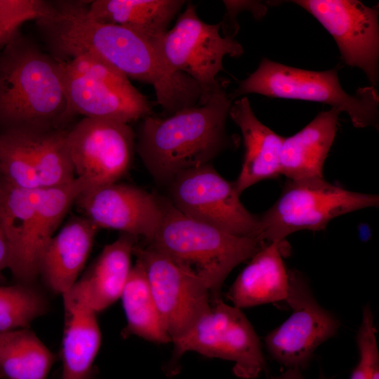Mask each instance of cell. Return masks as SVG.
<instances>
[{
  "label": "cell",
  "instance_id": "cell-1",
  "mask_svg": "<svg viewBox=\"0 0 379 379\" xmlns=\"http://www.w3.org/2000/svg\"><path fill=\"white\" fill-rule=\"evenodd\" d=\"M157 38L97 22L88 17L87 5L84 3L67 6L52 32L53 46L60 58L67 60L89 54L128 79L152 85L157 103L169 116L198 105L201 98L199 86L189 76L167 65Z\"/></svg>",
  "mask_w": 379,
  "mask_h": 379
},
{
  "label": "cell",
  "instance_id": "cell-2",
  "mask_svg": "<svg viewBox=\"0 0 379 379\" xmlns=\"http://www.w3.org/2000/svg\"><path fill=\"white\" fill-rule=\"evenodd\" d=\"M232 100L225 81L207 102L161 119L147 116L140 126L137 150L152 176L171 182L179 173L209 164L229 146L225 124Z\"/></svg>",
  "mask_w": 379,
  "mask_h": 379
},
{
  "label": "cell",
  "instance_id": "cell-3",
  "mask_svg": "<svg viewBox=\"0 0 379 379\" xmlns=\"http://www.w3.org/2000/svg\"><path fill=\"white\" fill-rule=\"evenodd\" d=\"M62 62L22 35L0 53V128L31 134L67 121Z\"/></svg>",
  "mask_w": 379,
  "mask_h": 379
},
{
  "label": "cell",
  "instance_id": "cell-4",
  "mask_svg": "<svg viewBox=\"0 0 379 379\" xmlns=\"http://www.w3.org/2000/svg\"><path fill=\"white\" fill-rule=\"evenodd\" d=\"M161 204V218L149 245L201 279L211 300L221 298V287L230 272L267 244L260 237L234 236L189 218L171 201Z\"/></svg>",
  "mask_w": 379,
  "mask_h": 379
},
{
  "label": "cell",
  "instance_id": "cell-5",
  "mask_svg": "<svg viewBox=\"0 0 379 379\" xmlns=\"http://www.w3.org/2000/svg\"><path fill=\"white\" fill-rule=\"evenodd\" d=\"M249 93L322 102L347 113L356 128L378 126L379 96L375 88H360L350 95L340 86L336 69L310 71L263 58L257 69L229 95L232 100Z\"/></svg>",
  "mask_w": 379,
  "mask_h": 379
},
{
  "label": "cell",
  "instance_id": "cell-6",
  "mask_svg": "<svg viewBox=\"0 0 379 379\" xmlns=\"http://www.w3.org/2000/svg\"><path fill=\"white\" fill-rule=\"evenodd\" d=\"M379 196L346 190L324 178L288 180L279 198L260 219V238L283 241L297 231L325 229L333 219L358 210L378 207Z\"/></svg>",
  "mask_w": 379,
  "mask_h": 379
},
{
  "label": "cell",
  "instance_id": "cell-7",
  "mask_svg": "<svg viewBox=\"0 0 379 379\" xmlns=\"http://www.w3.org/2000/svg\"><path fill=\"white\" fill-rule=\"evenodd\" d=\"M61 62L68 120L82 115L128 124L152 115L147 98L107 62L89 54Z\"/></svg>",
  "mask_w": 379,
  "mask_h": 379
},
{
  "label": "cell",
  "instance_id": "cell-8",
  "mask_svg": "<svg viewBox=\"0 0 379 379\" xmlns=\"http://www.w3.org/2000/svg\"><path fill=\"white\" fill-rule=\"evenodd\" d=\"M172 357L166 374L178 372V361L187 352L234 362V373L244 379H254L267 372L261 343L241 309L218 298L211 300L208 311L183 335L172 342Z\"/></svg>",
  "mask_w": 379,
  "mask_h": 379
},
{
  "label": "cell",
  "instance_id": "cell-9",
  "mask_svg": "<svg viewBox=\"0 0 379 379\" xmlns=\"http://www.w3.org/2000/svg\"><path fill=\"white\" fill-rule=\"evenodd\" d=\"M220 22L208 24L197 15L196 7L188 2L173 27L156 39L167 65L173 70L189 76L199 86V105L207 102L224 70L225 56L238 58L244 53L241 44L220 34Z\"/></svg>",
  "mask_w": 379,
  "mask_h": 379
},
{
  "label": "cell",
  "instance_id": "cell-10",
  "mask_svg": "<svg viewBox=\"0 0 379 379\" xmlns=\"http://www.w3.org/2000/svg\"><path fill=\"white\" fill-rule=\"evenodd\" d=\"M171 182V204L186 216L234 236L260 237L259 216L244 207L234 183L211 164L183 171Z\"/></svg>",
  "mask_w": 379,
  "mask_h": 379
},
{
  "label": "cell",
  "instance_id": "cell-11",
  "mask_svg": "<svg viewBox=\"0 0 379 379\" xmlns=\"http://www.w3.org/2000/svg\"><path fill=\"white\" fill-rule=\"evenodd\" d=\"M290 317L265 338L271 357L288 368L302 371L310 364L315 350L338 333L340 324L315 299L307 281L297 270H289L286 300Z\"/></svg>",
  "mask_w": 379,
  "mask_h": 379
},
{
  "label": "cell",
  "instance_id": "cell-12",
  "mask_svg": "<svg viewBox=\"0 0 379 379\" xmlns=\"http://www.w3.org/2000/svg\"><path fill=\"white\" fill-rule=\"evenodd\" d=\"M134 140L128 124L109 119L84 117L67 131L75 177L84 190L117 182L130 167Z\"/></svg>",
  "mask_w": 379,
  "mask_h": 379
},
{
  "label": "cell",
  "instance_id": "cell-13",
  "mask_svg": "<svg viewBox=\"0 0 379 379\" xmlns=\"http://www.w3.org/2000/svg\"><path fill=\"white\" fill-rule=\"evenodd\" d=\"M164 327L171 342L187 332L210 309L211 295L203 281L151 246H135Z\"/></svg>",
  "mask_w": 379,
  "mask_h": 379
},
{
  "label": "cell",
  "instance_id": "cell-14",
  "mask_svg": "<svg viewBox=\"0 0 379 379\" xmlns=\"http://www.w3.org/2000/svg\"><path fill=\"white\" fill-rule=\"evenodd\" d=\"M335 39L343 61L364 72L372 86L378 81V12L355 0H298Z\"/></svg>",
  "mask_w": 379,
  "mask_h": 379
},
{
  "label": "cell",
  "instance_id": "cell-15",
  "mask_svg": "<svg viewBox=\"0 0 379 379\" xmlns=\"http://www.w3.org/2000/svg\"><path fill=\"white\" fill-rule=\"evenodd\" d=\"M76 202L98 229L141 236L148 242L159 225L161 200L137 187L114 182L84 190Z\"/></svg>",
  "mask_w": 379,
  "mask_h": 379
},
{
  "label": "cell",
  "instance_id": "cell-16",
  "mask_svg": "<svg viewBox=\"0 0 379 379\" xmlns=\"http://www.w3.org/2000/svg\"><path fill=\"white\" fill-rule=\"evenodd\" d=\"M136 239L123 234L106 245L89 271L63 295L96 314L114 303L121 298L129 277Z\"/></svg>",
  "mask_w": 379,
  "mask_h": 379
},
{
  "label": "cell",
  "instance_id": "cell-17",
  "mask_svg": "<svg viewBox=\"0 0 379 379\" xmlns=\"http://www.w3.org/2000/svg\"><path fill=\"white\" fill-rule=\"evenodd\" d=\"M98 230L86 217L76 216L48 243L41 258L39 274L54 293L62 295L77 281Z\"/></svg>",
  "mask_w": 379,
  "mask_h": 379
},
{
  "label": "cell",
  "instance_id": "cell-18",
  "mask_svg": "<svg viewBox=\"0 0 379 379\" xmlns=\"http://www.w3.org/2000/svg\"><path fill=\"white\" fill-rule=\"evenodd\" d=\"M229 115L241 130L244 140V160L234 182L241 194L260 181L281 175L279 159L284 137L258 119L246 97L232 103Z\"/></svg>",
  "mask_w": 379,
  "mask_h": 379
},
{
  "label": "cell",
  "instance_id": "cell-19",
  "mask_svg": "<svg viewBox=\"0 0 379 379\" xmlns=\"http://www.w3.org/2000/svg\"><path fill=\"white\" fill-rule=\"evenodd\" d=\"M282 245L283 241L267 243L251 258L226 294L233 306L241 309L286 302L289 270L283 260Z\"/></svg>",
  "mask_w": 379,
  "mask_h": 379
},
{
  "label": "cell",
  "instance_id": "cell-20",
  "mask_svg": "<svg viewBox=\"0 0 379 379\" xmlns=\"http://www.w3.org/2000/svg\"><path fill=\"white\" fill-rule=\"evenodd\" d=\"M339 114L333 108L321 112L302 130L284 138L281 175L293 181L324 178V164L335 137Z\"/></svg>",
  "mask_w": 379,
  "mask_h": 379
},
{
  "label": "cell",
  "instance_id": "cell-21",
  "mask_svg": "<svg viewBox=\"0 0 379 379\" xmlns=\"http://www.w3.org/2000/svg\"><path fill=\"white\" fill-rule=\"evenodd\" d=\"M62 298L65 326L60 379H99L94 365L101 343L96 313L67 295Z\"/></svg>",
  "mask_w": 379,
  "mask_h": 379
},
{
  "label": "cell",
  "instance_id": "cell-22",
  "mask_svg": "<svg viewBox=\"0 0 379 379\" xmlns=\"http://www.w3.org/2000/svg\"><path fill=\"white\" fill-rule=\"evenodd\" d=\"M185 4L184 0H95L89 1L87 14L97 22L157 38L167 31Z\"/></svg>",
  "mask_w": 379,
  "mask_h": 379
},
{
  "label": "cell",
  "instance_id": "cell-23",
  "mask_svg": "<svg viewBox=\"0 0 379 379\" xmlns=\"http://www.w3.org/2000/svg\"><path fill=\"white\" fill-rule=\"evenodd\" d=\"M84 190L75 179L69 184L37 191L34 218L20 283L28 284L39 274L43 252L71 206Z\"/></svg>",
  "mask_w": 379,
  "mask_h": 379
},
{
  "label": "cell",
  "instance_id": "cell-24",
  "mask_svg": "<svg viewBox=\"0 0 379 379\" xmlns=\"http://www.w3.org/2000/svg\"><path fill=\"white\" fill-rule=\"evenodd\" d=\"M38 190L20 189L4 182L0 184V230L8 246V269L19 281L33 225Z\"/></svg>",
  "mask_w": 379,
  "mask_h": 379
},
{
  "label": "cell",
  "instance_id": "cell-25",
  "mask_svg": "<svg viewBox=\"0 0 379 379\" xmlns=\"http://www.w3.org/2000/svg\"><path fill=\"white\" fill-rule=\"evenodd\" d=\"M126 326L123 336L135 335L156 343H168L167 334L150 291L142 262L136 258L120 298Z\"/></svg>",
  "mask_w": 379,
  "mask_h": 379
},
{
  "label": "cell",
  "instance_id": "cell-26",
  "mask_svg": "<svg viewBox=\"0 0 379 379\" xmlns=\"http://www.w3.org/2000/svg\"><path fill=\"white\" fill-rule=\"evenodd\" d=\"M54 360L28 328L0 333V371L6 379H48Z\"/></svg>",
  "mask_w": 379,
  "mask_h": 379
},
{
  "label": "cell",
  "instance_id": "cell-27",
  "mask_svg": "<svg viewBox=\"0 0 379 379\" xmlns=\"http://www.w3.org/2000/svg\"><path fill=\"white\" fill-rule=\"evenodd\" d=\"M36 173L41 188L65 185L75 179L67 143V131L61 128L30 134Z\"/></svg>",
  "mask_w": 379,
  "mask_h": 379
},
{
  "label": "cell",
  "instance_id": "cell-28",
  "mask_svg": "<svg viewBox=\"0 0 379 379\" xmlns=\"http://www.w3.org/2000/svg\"><path fill=\"white\" fill-rule=\"evenodd\" d=\"M30 134L18 131L0 133V172L4 182L35 190L41 187L35 171Z\"/></svg>",
  "mask_w": 379,
  "mask_h": 379
},
{
  "label": "cell",
  "instance_id": "cell-29",
  "mask_svg": "<svg viewBox=\"0 0 379 379\" xmlns=\"http://www.w3.org/2000/svg\"><path fill=\"white\" fill-rule=\"evenodd\" d=\"M47 309L44 297L29 285H0V333L28 328Z\"/></svg>",
  "mask_w": 379,
  "mask_h": 379
},
{
  "label": "cell",
  "instance_id": "cell-30",
  "mask_svg": "<svg viewBox=\"0 0 379 379\" xmlns=\"http://www.w3.org/2000/svg\"><path fill=\"white\" fill-rule=\"evenodd\" d=\"M51 8L52 3L43 0H0V53L25 22L46 16Z\"/></svg>",
  "mask_w": 379,
  "mask_h": 379
},
{
  "label": "cell",
  "instance_id": "cell-31",
  "mask_svg": "<svg viewBox=\"0 0 379 379\" xmlns=\"http://www.w3.org/2000/svg\"><path fill=\"white\" fill-rule=\"evenodd\" d=\"M356 341L359 350V361L350 379H379V352L376 328L370 305L363 308L361 323Z\"/></svg>",
  "mask_w": 379,
  "mask_h": 379
},
{
  "label": "cell",
  "instance_id": "cell-32",
  "mask_svg": "<svg viewBox=\"0 0 379 379\" xmlns=\"http://www.w3.org/2000/svg\"><path fill=\"white\" fill-rule=\"evenodd\" d=\"M9 265V250L7 242L0 230V273Z\"/></svg>",
  "mask_w": 379,
  "mask_h": 379
},
{
  "label": "cell",
  "instance_id": "cell-33",
  "mask_svg": "<svg viewBox=\"0 0 379 379\" xmlns=\"http://www.w3.org/2000/svg\"><path fill=\"white\" fill-rule=\"evenodd\" d=\"M268 379H305L302 374V371L298 369L288 368L286 371L277 376H270ZM318 379H328L321 371Z\"/></svg>",
  "mask_w": 379,
  "mask_h": 379
}]
</instances>
